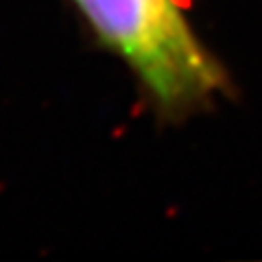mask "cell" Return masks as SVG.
Listing matches in <instances>:
<instances>
[{
	"mask_svg": "<svg viewBox=\"0 0 262 262\" xmlns=\"http://www.w3.org/2000/svg\"><path fill=\"white\" fill-rule=\"evenodd\" d=\"M103 39L118 48L164 105L203 101L223 77L173 0H77Z\"/></svg>",
	"mask_w": 262,
	"mask_h": 262,
	"instance_id": "obj_1",
	"label": "cell"
}]
</instances>
